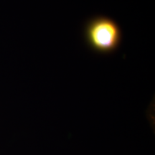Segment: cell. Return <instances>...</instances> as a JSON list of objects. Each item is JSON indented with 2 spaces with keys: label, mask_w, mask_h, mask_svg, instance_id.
I'll list each match as a JSON object with an SVG mask.
<instances>
[{
  "label": "cell",
  "mask_w": 155,
  "mask_h": 155,
  "mask_svg": "<svg viewBox=\"0 0 155 155\" xmlns=\"http://www.w3.org/2000/svg\"><path fill=\"white\" fill-rule=\"evenodd\" d=\"M86 44L98 54H111L119 48L122 31L113 19L106 16H96L86 22L84 28Z\"/></svg>",
  "instance_id": "1"
}]
</instances>
